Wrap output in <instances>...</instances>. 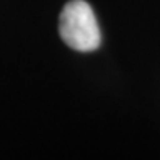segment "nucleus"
I'll return each mask as SVG.
<instances>
[{
  "label": "nucleus",
  "mask_w": 160,
  "mask_h": 160,
  "mask_svg": "<svg viewBox=\"0 0 160 160\" xmlns=\"http://www.w3.org/2000/svg\"><path fill=\"white\" fill-rule=\"evenodd\" d=\"M59 33L62 41L78 52H92L101 44L97 17L85 0H70L61 12Z\"/></svg>",
  "instance_id": "f257e3e1"
}]
</instances>
